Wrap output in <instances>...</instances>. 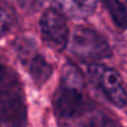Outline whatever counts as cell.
Returning a JSON list of instances; mask_svg holds the SVG:
<instances>
[{
    "instance_id": "obj_5",
    "label": "cell",
    "mask_w": 127,
    "mask_h": 127,
    "mask_svg": "<svg viewBox=\"0 0 127 127\" xmlns=\"http://www.w3.org/2000/svg\"><path fill=\"white\" fill-rule=\"evenodd\" d=\"M61 13L74 19H84L91 15L97 0H52Z\"/></svg>"
},
{
    "instance_id": "obj_3",
    "label": "cell",
    "mask_w": 127,
    "mask_h": 127,
    "mask_svg": "<svg viewBox=\"0 0 127 127\" xmlns=\"http://www.w3.org/2000/svg\"><path fill=\"white\" fill-rule=\"evenodd\" d=\"M89 76L113 105L123 107L127 103L126 90L120 75L115 70L101 65H91L89 67Z\"/></svg>"
},
{
    "instance_id": "obj_7",
    "label": "cell",
    "mask_w": 127,
    "mask_h": 127,
    "mask_svg": "<svg viewBox=\"0 0 127 127\" xmlns=\"http://www.w3.org/2000/svg\"><path fill=\"white\" fill-rule=\"evenodd\" d=\"M108 10L115 24L121 29H127V11L120 0H101Z\"/></svg>"
},
{
    "instance_id": "obj_10",
    "label": "cell",
    "mask_w": 127,
    "mask_h": 127,
    "mask_svg": "<svg viewBox=\"0 0 127 127\" xmlns=\"http://www.w3.org/2000/svg\"><path fill=\"white\" fill-rule=\"evenodd\" d=\"M9 81H10V72L6 70L1 57H0V86L5 85Z\"/></svg>"
},
{
    "instance_id": "obj_4",
    "label": "cell",
    "mask_w": 127,
    "mask_h": 127,
    "mask_svg": "<svg viewBox=\"0 0 127 127\" xmlns=\"http://www.w3.org/2000/svg\"><path fill=\"white\" fill-rule=\"evenodd\" d=\"M41 34L45 42L55 50H62L69 40V29L61 11L47 9L40 20Z\"/></svg>"
},
{
    "instance_id": "obj_6",
    "label": "cell",
    "mask_w": 127,
    "mask_h": 127,
    "mask_svg": "<svg viewBox=\"0 0 127 127\" xmlns=\"http://www.w3.org/2000/svg\"><path fill=\"white\" fill-rule=\"evenodd\" d=\"M29 72L37 85H42L52 74V67L42 56H32L29 61Z\"/></svg>"
},
{
    "instance_id": "obj_11",
    "label": "cell",
    "mask_w": 127,
    "mask_h": 127,
    "mask_svg": "<svg viewBox=\"0 0 127 127\" xmlns=\"http://www.w3.org/2000/svg\"><path fill=\"white\" fill-rule=\"evenodd\" d=\"M126 1H127V0H126Z\"/></svg>"
},
{
    "instance_id": "obj_8",
    "label": "cell",
    "mask_w": 127,
    "mask_h": 127,
    "mask_svg": "<svg viewBox=\"0 0 127 127\" xmlns=\"http://www.w3.org/2000/svg\"><path fill=\"white\" fill-rule=\"evenodd\" d=\"M14 21H15V15L11 8L6 3L0 1V37L10 31Z\"/></svg>"
},
{
    "instance_id": "obj_9",
    "label": "cell",
    "mask_w": 127,
    "mask_h": 127,
    "mask_svg": "<svg viewBox=\"0 0 127 127\" xmlns=\"http://www.w3.org/2000/svg\"><path fill=\"white\" fill-rule=\"evenodd\" d=\"M85 127H118V126L111 118L103 115H97V116H94Z\"/></svg>"
},
{
    "instance_id": "obj_2",
    "label": "cell",
    "mask_w": 127,
    "mask_h": 127,
    "mask_svg": "<svg viewBox=\"0 0 127 127\" xmlns=\"http://www.w3.org/2000/svg\"><path fill=\"white\" fill-rule=\"evenodd\" d=\"M71 51L82 60H100L111 56L107 41L95 30L77 28L71 39Z\"/></svg>"
},
{
    "instance_id": "obj_1",
    "label": "cell",
    "mask_w": 127,
    "mask_h": 127,
    "mask_svg": "<svg viewBox=\"0 0 127 127\" xmlns=\"http://www.w3.org/2000/svg\"><path fill=\"white\" fill-rule=\"evenodd\" d=\"M81 76L76 67L66 66L64 70L62 84L55 96V111L62 118H70L82 112L85 107L81 92Z\"/></svg>"
}]
</instances>
